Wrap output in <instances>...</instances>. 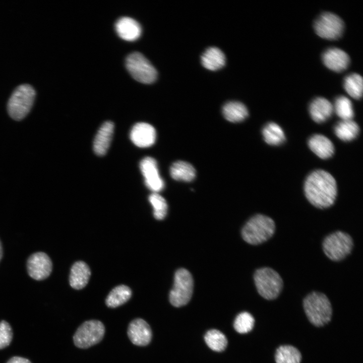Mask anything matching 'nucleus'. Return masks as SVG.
Masks as SVG:
<instances>
[{
  "label": "nucleus",
  "instance_id": "1",
  "mask_svg": "<svg viewBox=\"0 0 363 363\" xmlns=\"http://www.w3.org/2000/svg\"><path fill=\"white\" fill-rule=\"evenodd\" d=\"M304 191L310 203L318 208L325 209L331 206L335 201L337 184L330 173L318 169L307 176L304 184Z\"/></svg>",
  "mask_w": 363,
  "mask_h": 363
},
{
  "label": "nucleus",
  "instance_id": "2",
  "mask_svg": "<svg viewBox=\"0 0 363 363\" xmlns=\"http://www.w3.org/2000/svg\"><path fill=\"white\" fill-rule=\"evenodd\" d=\"M303 306L308 319L314 326H323L331 320L332 307L325 294L317 291L309 293L304 299Z\"/></svg>",
  "mask_w": 363,
  "mask_h": 363
},
{
  "label": "nucleus",
  "instance_id": "3",
  "mask_svg": "<svg viewBox=\"0 0 363 363\" xmlns=\"http://www.w3.org/2000/svg\"><path fill=\"white\" fill-rule=\"evenodd\" d=\"M275 224L270 217L257 214L246 223L241 231L243 239L248 244L259 245L270 238L274 233Z\"/></svg>",
  "mask_w": 363,
  "mask_h": 363
},
{
  "label": "nucleus",
  "instance_id": "4",
  "mask_svg": "<svg viewBox=\"0 0 363 363\" xmlns=\"http://www.w3.org/2000/svg\"><path fill=\"white\" fill-rule=\"evenodd\" d=\"M35 91L29 84L17 87L11 96L8 103L10 116L15 120H20L29 112L34 102Z\"/></svg>",
  "mask_w": 363,
  "mask_h": 363
},
{
  "label": "nucleus",
  "instance_id": "5",
  "mask_svg": "<svg viewBox=\"0 0 363 363\" xmlns=\"http://www.w3.org/2000/svg\"><path fill=\"white\" fill-rule=\"evenodd\" d=\"M254 279L258 292L266 299H275L282 290L283 280L280 275L271 268L257 270Z\"/></svg>",
  "mask_w": 363,
  "mask_h": 363
},
{
  "label": "nucleus",
  "instance_id": "6",
  "mask_svg": "<svg viewBox=\"0 0 363 363\" xmlns=\"http://www.w3.org/2000/svg\"><path fill=\"white\" fill-rule=\"evenodd\" d=\"M353 246L351 237L341 231L329 234L323 242L324 253L334 261H339L345 258L351 253Z\"/></svg>",
  "mask_w": 363,
  "mask_h": 363
},
{
  "label": "nucleus",
  "instance_id": "7",
  "mask_svg": "<svg viewBox=\"0 0 363 363\" xmlns=\"http://www.w3.org/2000/svg\"><path fill=\"white\" fill-rule=\"evenodd\" d=\"M126 66L133 78L139 82L151 84L156 80L157 73L155 68L140 52L130 53L126 58Z\"/></svg>",
  "mask_w": 363,
  "mask_h": 363
},
{
  "label": "nucleus",
  "instance_id": "8",
  "mask_svg": "<svg viewBox=\"0 0 363 363\" xmlns=\"http://www.w3.org/2000/svg\"><path fill=\"white\" fill-rule=\"evenodd\" d=\"M193 291L192 276L187 269H178L174 275L173 286L169 293V301L175 307L187 304Z\"/></svg>",
  "mask_w": 363,
  "mask_h": 363
},
{
  "label": "nucleus",
  "instance_id": "9",
  "mask_svg": "<svg viewBox=\"0 0 363 363\" xmlns=\"http://www.w3.org/2000/svg\"><path fill=\"white\" fill-rule=\"evenodd\" d=\"M105 328L103 323L96 320L84 322L77 329L73 336L76 346L86 349L99 343L103 338Z\"/></svg>",
  "mask_w": 363,
  "mask_h": 363
},
{
  "label": "nucleus",
  "instance_id": "10",
  "mask_svg": "<svg viewBox=\"0 0 363 363\" xmlns=\"http://www.w3.org/2000/svg\"><path fill=\"white\" fill-rule=\"evenodd\" d=\"M314 29L317 34L322 38L328 40L338 39L344 30L342 19L331 13H324L316 20Z\"/></svg>",
  "mask_w": 363,
  "mask_h": 363
},
{
  "label": "nucleus",
  "instance_id": "11",
  "mask_svg": "<svg viewBox=\"0 0 363 363\" xmlns=\"http://www.w3.org/2000/svg\"><path fill=\"white\" fill-rule=\"evenodd\" d=\"M27 268L29 275L36 280H42L47 278L52 271L51 261L47 254L43 252H36L28 259Z\"/></svg>",
  "mask_w": 363,
  "mask_h": 363
},
{
  "label": "nucleus",
  "instance_id": "12",
  "mask_svg": "<svg viewBox=\"0 0 363 363\" xmlns=\"http://www.w3.org/2000/svg\"><path fill=\"white\" fill-rule=\"evenodd\" d=\"M140 167L148 188L155 193L161 191L164 184L159 174L156 160L151 157H146L141 161Z\"/></svg>",
  "mask_w": 363,
  "mask_h": 363
},
{
  "label": "nucleus",
  "instance_id": "13",
  "mask_svg": "<svg viewBox=\"0 0 363 363\" xmlns=\"http://www.w3.org/2000/svg\"><path fill=\"white\" fill-rule=\"evenodd\" d=\"M128 335L133 344L137 346H146L151 341L152 331L150 326L143 319L133 320L129 325Z\"/></svg>",
  "mask_w": 363,
  "mask_h": 363
},
{
  "label": "nucleus",
  "instance_id": "14",
  "mask_svg": "<svg viewBox=\"0 0 363 363\" xmlns=\"http://www.w3.org/2000/svg\"><path fill=\"white\" fill-rule=\"evenodd\" d=\"M156 137L154 128L146 123L136 124L130 132V139L132 142L141 148L152 146L155 142Z\"/></svg>",
  "mask_w": 363,
  "mask_h": 363
},
{
  "label": "nucleus",
  "instance_id": "15",
  "mask_svg": "<svg viewBox=\"0 0 363 363\" xmlns=\"http://www.w3.org/2000/svg\"><path fill=\"white\" fill-rule=\"evenodd\" d=\"M324 65L330 70L337 72L345 70L349 64V57L343 50L338 48H330L323 54Z\"/></svg>",
  "mask_w": 363,
  "mask_h": 363
},
{
  "label": "nucleus",
  "instance_id": "16",
  "mask_svg": "<svg viewBox=\"0 0 363 363\" xmlns=\"http://www.w3.org/2000/svg\"><path fill=\"white\" fill-rule=\"evenodd\" d=\"M115 28L121 38L129 41L137 40L142 33L140 24L135 20L127 17L119 18L115 23Z\"/></svg>",
  "mask_w": 363,
  "mask_h": 363
},
{
  "label": "nucleus",
  "instance_id": "17",
  "mask_svg": "<svg viewBox=\"0 0 363 363\" xmlns=\"http://www.w3.org/2000/svg\"><path fill=\"white\" fill-rule=\"evenodd\" d=\"M114 124L111 121L104 122L96 134L93 142V150L98 156L104 155L110 145L113 132Z\"/></svg>",
  "mask_w": 363,
  "mask_h": 363
},
{
  "label": "nucleus",
  "instance_id": "18",
  "mask_svg": "<svg viewBox=\"0 0 363 363\" xmlns=\"http://www.w3.org/2000/svg\"><path fill=\"white\" fill-rule=\"evenodd\" d=\"M310 149L319 157L326 159L331 157L334 153V147L332 141L326 136L315 134L308 140Z\"/></svg>",
  "mask_w": 363,
  "mask_h": 363
},
{
  "label": "nucleus",
  "instance_id": "19",
  "mask_svg": "<svg viewBox=\"0 0 363 363\" xmlns=\"http://www.w3.org/2000/svg\"><path fill=\"white\" fill-rule=\"evenodd\" d=\"M333 106L327 99L317 97L309 106V112L312 118L317 123H322L328 120L333 112Z\"/></svg>",
  "mask_w": 363,
  "mask_h": 363
},
{
  "label": "nucleus",
  "instance_id": "20",
  "mask_svg": "<svg viewBox=\"0 0 363 363\" xmlns=\"http://www.w3.org/2000/svg\"><path fill=\"white\" fill-rule=\"evenodd\" d=\"M91 275L90 268L83 261L75 262L72 266L70 275V284L76 289L84 288L88 283Z\"/></svg>",
  "mask_w": 363,
  "mask_h": 363
},
{
  "label": "nucleus",
  "instance_id": "21",
  "mask_svg": "<svg viewBox=\"0 0 363 363\" xmlns=\"http://www.w3.org/2000/svg\"><path fill=\"white\" fill-rule=\"evenodd\" d=\"M202 65L210 71H216L222 68L225 64V57L218 48H208L201 56Z\"/></svg>",
  "mask_w": 363,
  "mask_h": 363
},
{
  "label": "nucleus",
  "instance_id": "22",
  "mask_svg": "<svg viewBox=\"0 0 363 363\" xmlns=\"http://www.w3.org/2000/svg\"><path fill=\"white\" fill-rule=\"evenodd\" d=\"M334 131L339 139L345 142H349L358 136L359 128L352 119L341 120L335 125Z\"/></svg>",
  "mask_w": 363,
  "mask_h": 363
},
{
  "label": "nucleus",
  "instance_id": "23",
  "mask_svg": "<svg viewBox=\"0 0 363 363\" xmlns=\"http://www.w3.org/2000/svg\"><path fill=\"white\" fill-rule=\"evenodd\" d=\"M222 112L224 117L232 123L241 122L248 116V110L246 106L237 101L226 103L223 107Z\"/></svg>",
  "mask_w": 363,
  "mask_h": 363
},
{
  "label": "nucleus",
  "instance_id": "24",
  "mask_svg": "<svg viewBox=\"0 0 363 363\" xmlns=\"http://www.w3.org/2000/svg\"><path fill=\"white\" fill-rule=\"evenodd\" d=\"M170 173L174 179L187 182L193 180L196 176L194 167L189 163L184 161L173 163L170 167Z\"/></svg>",
  "mask_w": 363,
  "mask_h": 363
},
{
  "label": "nucleus",
  "instance_id": "25",
  "mask_svg": "<svg viewBox=\"0 0 363 363\" xmlns=\"http://www.w3.org/2000/svg\"><path fill=\"white\" fill-rule=\"evenodd\" d=\"M131 295L132 291L130 287L125 285H118L109 292L105 303L109 308H116L128 301Z\"/></svg>",
  "mask_w": 363,
  "mask_h": 363
},
{
  "label": "nucleus",
  "instance_id": "26",
  "mask_svg": "<svg viewBox=\"0 0 363 363\" xmlns=\"http://www.w3.org/2000/svg\"><path fill=\"white\" fill-rule=\"evenodd\" d=\"M262 135L265 142L270 145H280L285 140L283 130L279 125L273 122L269 123L264 127Z\"/></svg>",
  "mask_w": 363,
  "mask_h": 363
},
{
  "label": "nucleus",
  "instance_id": "27",
  "mask_svg": "<svg viewBox=\"0 0 363 363\" xmlns=\"http://www.w3.org/2000/svg\"><path fill=\"white\" fill-rule=\"evenodd\" d=\"M275 359L276 363H300L301 355L299 351L293 346L281 345L276 350Z\"/></svg>",
  "mask_w": 363,
  "mask_h": 363
},
{
  "label": "nucleus",
  "instance_id": "28",
  "mask_svg": "<svg viewBox=\"0 0 363 363\" xmlns=\"http://www.w3.org/2000/svg\"><path fill=\"white\" fill-rule=\"evenodd\" d=\"M343 87L348 94L354 99H358L362 95L363 82L361 76L353 73L346 76Z\"/></svg>",
  "mask_w": 363,
  "mask_h": 363
},
{
  "label": "nucleus",
  "instance_id": "29",
  "mask_svg": "<svg viewBox=\"0 0 363 363\" xmlns=\"http://www.w3.org/2000/svg\"><path fill=\"white\" fill-rule=\"evenodd\" d=\"M204 339L210 348L218 352L224 350L227 344L225 336L215 329L209 330L205 335Z\"/></svg>",
  "mask_w": 363,
  "mask_h": 363
},
{
  "label": "nucleus",
  "instance_id": "30",
  "mask_svg": "<svg viewBox=\"0 0 363 363\" xmlns=\"http://www.w3.org/2000/svg\"><path fill=\"white\" fill-rule=\"evenodd\" d=\"M333 110L342 120L352 119L354 116L352 103L344 96H340L336 99Z\"/></svg>",
  "mask_w": 363,
  "mask_h": 363
},
{
  "label": "nucleus",
  "instance_id": "31",
  "mask_svg": "<svg viewBox=\"0 0 363 363\" xmlns=\"http://www.w3.org/2000/svg\"><path fill=\"white\" fill-rule=\"evenodd\" d=\"M149 200L153 208V215L157 220L163 219L167 211V204L165 200L159 194L154 193L150 195Z\"/></svg>",
  "mask_w": 363,
  "mask_h": 363
},
{
  "label": "nucleus",
  "instance_id": "32",
  "mask_svg": "<svg viewBox=\"0 0 363 363\" xmlns=\"http://www.w3.org/2000/svg\"><path fill=\"white\" fill-rule=\"evenodd\" d=\"M255 319L248 312L238 314L234 322V328L239 333H247L252 330L254 326Z\"/></svg>",
  "mask_w": 363,
  "mask_h": 363
},
{
  "label": "nucleus",
  "instance_id": "33",
  "mask_svg": "<svg viewBox=\"0 0 363 363\" xmlns=\"http://www.w3.org/2000/svg\"><path fill=\"white\" fill-rule=\"evenodd\" d=\"M13 338V332L10 325L6 321L0 322V349L10 345Z\"/></svg>",
  "mask_w": 363,
  "mask_h": 363
},
{
  "label": "nucleus",
  "instance_id": "34",
  "mask_svg": "<svg viewBox=\"0 0 363 363\" xmlns=\"http://www.w3.org/2000/svg\"><path fill=\"white\" fill-rule=\"evenodd\" d=\"M7 363H31V361L25 358L20 356H14L11 358Z\"/></svg>",
  "mask_w": 363,
  "mask_h": 363
},
{
  "label": "nucleus",
  "instance_id": "35",
  "mask_svg": "<svg viewBox=\"0 0 363 363\" xmlns=\"http://www.w3.org/2000/svg\"><path fill=\"white\" fill-rule=\"evenodd\" d=\"M3 256V248H2V245L1 244V242L0 241V261L2 258Z\"/></svg>",
  "mask_w": 363,
  "mask_h": 363
}]
</instances>
